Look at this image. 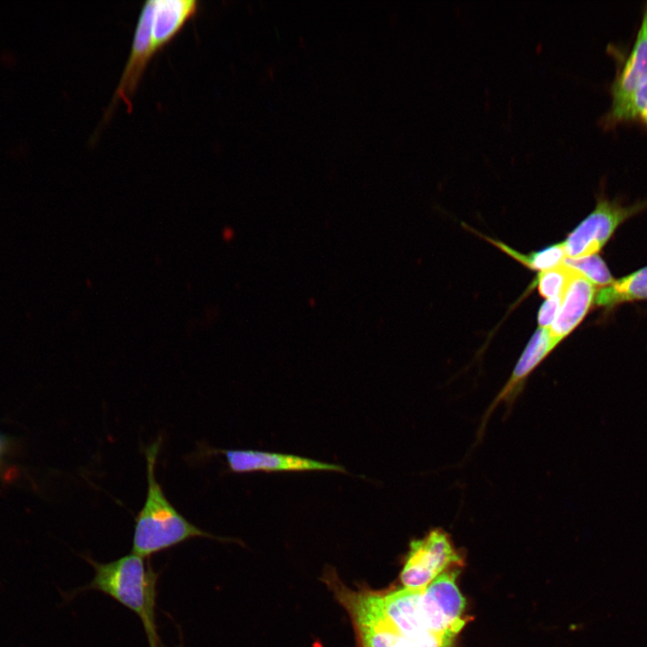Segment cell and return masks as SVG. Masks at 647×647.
Listing matches in <instances>:
<instances>
[{
    "instance_id": "6da1fadb",
    "label": "cell",
    "mask_w": 647,
    "mask_h": 647,
    "mask_svg": "<svg viewBox=\"0 0 647 647\" xmlns=\"http://www.w3.org/2000/svg\"><path fill=\"white\" fill-rule=\"evenodd\" d=\"M457 574L448 570L417 589L346 588L342 601L359 647H454L467 622Z\"/></svg>"
},
{
    "instance_id": "7a4b0ae2",
    "label": "cell",
    "mask_w": 647,
    "mask_h": 647,
    "mask_svg": "<svg viewBox=\"0 0 647 647\" xmlns=\"http://www.w3.org/2000/svg\"><path fill=\"white\" fill-rule=\"evenodd\" d=\"M161 444L158 438L145 449L146 494L135 518L131 553L145 559L196 537L226 540L190 522L167 499L155 472Z\"/></svg>"
},
{
    "instance_id": "3957f363",
    "label": "cell",
    "mask_w": 647,
    "mask_h": 647,
    "mask_svg": "<svg viewBox=\"0 0 647 647\" xmlns=\"http://www.w3.org/2000/svg\"><path fill=\"white\" fill-rule=\"evenodd\" d=\"M84 559L93 567L94 576L81 590L93 589L110 596L139 617L146 635H157L155 607L158 575L146 564L145 558L131 553L109 563Z\"/></svg>"
},
{
    "instance_id": "277c9868",
    "label": "cell",
    "mask_w": 647,
    "mask_h": 647,
    "mask_svg": "<svg viewBox=\"0 0 647 647\" xmlns=\"http://www.w3.org/2000/svg\"><path fill=\"white\" fill-rule=\"evenodd\" d=\"M463 563V555L449 534L436 527L411 542L400 580L406 589L425 588L449 568L459 567Z\"/></svg>"
},
{
    "instance_id": "5b68a950",
    "label": "cell",
    "mask_w": 647,
    "mask_h": 647,
    "mask_svg": "<svg viewBox=\"0 0 647 647\" xmlns=\"http://www.w3.org/2000/svg\"><path fill=\"white\" fill-rule=\"evenodd\" d=\"M645 208L647 199L625 206L620 201L599 195L593 211L563 242L566 257L576 259L597 254L621 223Z\"/></svg>"
},
{
    "instance_id": "8992f818",
    "label": "cell",
    "mask_w": 647,
    "mask_h": 647,
    "mask_svg": "<svg viewBox=\"0 0 647 647\" xmlns=\"http://www.w3.org/2000/svg\"><path fill=\"white\" fill-rule=\"evenodd\" d=\"M647 84V3L634 46L610 85L611 106L600 118L604 129H614L634 94Z\"/></svg>"
},
{
    "instance_id": "52a82bcc",
    "label": "cell",
    "mask_w": 647,
    "mask_h": 647,
    "mask_svg": "<svg viewBox=\"0 0 647 647\" xmlns=\"http://www.w3.org/2000/svg\"><path fill=\"white\" fill-rule=\"evenodd\" d=\"M153 15L154 0H147L140 11L130 53L105 119L111 115L113 108L120 101L124 102L129 113L132 111V99L146 68L151 59L161 51L153 35Z\"/></svg>"
},
{
    "instance_id": "ba28073f",
    "label": "cell",
    "mask_w": 647,
    "mask_h": 647,
    "mask_svg": "<svg viewBox=\"0 0 647 647\" xmlns=\"http://www.w3.org/2000/svg\"><path fill=\"white\" fill-rule=\"evenodd\" d=\"M229 469L235 473L254 471H335L345 472L343 466L315 459L280 453L252 449H219Z\"/></svg>"
},
{
    "instance_id": "9c48e42d",
    "label": "cell",
    "mask_w": 647,
    "mask_h": 647,
    "mask_svg": "<svg viewBox=\"0 0 647 647\" xmlns=\"http://www.w3.org/2000/svg\"><path fill=\"white\" fill-rule=\"evenodd\" d=\"M555 347L550 338L548 329L538 328L535 332L517 362L511 376L492 400L483 415L479 430L480 434H482L486 421L497 406L503 403L508 409L511 408L523 391L527 377Z\"/></svg>"
},
{
    "instance_id": "30bf717a",
    "label": "cell",
    "mask_w": 647,
    "mask_h": 647,
    "mask_svg": "<svg viewBox=\"0 0 647 647\" xmlns=\"http://www.w3.org/2000/svg\"><path fill=\"white\" fill-rule=\"evenodd\" d=\"M596 291L597 288L590 281L573 270L556 317L548 329L555 346L583 320L594 302Z\"/></svg>"
},
{
    "instance_id": "8fae6325",
    "label": "cell",
    "mask_w": 647,
    "mask_h": 647,
    "mask_svg": "<svg viewBox=\"0 0 647 647\" xmlns=\"http://www.w3.org/2000/svg\"><path fill=\"white\" fill-rule=\"evenodd\" d=\"M199 8L196 0H154L153 35L161 49L196 16Z\"/></svg>"
},
{
    "instance_id": "7c38bea8",
    "label": "cell",
    "mask_w": 647,
    "mask_h": 647,
    "mask_svg": "<svg viewBox=\"0 0 647 647\" xmlns=\"http://www.w3.org/2000/svg\"><path fill=\"white\" fill-rule=\"evenodd\" d=\"M647 299V266L596 291L594 304L607 309Z\"/></svg>"
},
{
    "instance_id": "4fadbf2b",
    "label": "cell",
    "mask_w": 647,
    "mask_h": 647,
    "mask_svg": "<svg viewBox=\"0 0 647 647\" xmlns=\"http://www.w3.org/2000/svg\"><path fill=\"white\" fill-rule=\"evenodd\" d=\"M473 232L479 236H483L487 242H490L525 267L533 270H538L539 272L562 265L567 258L563 243L552 244L540 251L523 254L500 241L485 236L476 231Z\"/></svg>"
},
{
    "instance_id": "5bb4252c",
    "label": "cell",
    "mask_w": 647,
    "mask_h": 647,
    "mask_svg": "<svg viewBox=\"0 0 647 647\" xmlns=\"http://www.w3.org/2000/svg\"><path fill=\"white\" fill-rule=\"evenodd\" d=\"M563 264L575 270L596 288H603L614 282L607 264L598 254H592L581 258H566Z\"/></svg>"
},
{
    "instance_id": "9a60e30c",
    "label": "cell",
    "mask_w": 647,
    "mask_h": 647,
    "mask_svg": "<svg viewBox=\"0 0 647 647\" xmlns=\"http://www.w3.org/2000/svg\"><path fill=\"white\" fill-rule=\"evenodd\" d=\"M573 269L563 263L558 267L540 271L537 276V288L541 296L547 298L563 296Z\"/></svg>"
},
{
    "instance_id": "2e32d148",
    "label": "cell",
    "mask_w": 647,
    "mask_h": 647,
    "mask_svg": "<svg viewBox=\"0 0 647 647\" xmlns=\"http://www.w3.org/2000/svg\"><path fill=\"white\" fill-rule=\"evenodd\" d=\"M638 123L647 130V84L633 96L617 120V126L624 123Z\"/></svg>"
},
{
    "instance_id": "e0dca14e",
    "label": "cell",
    "mask_w": 647,
    "mask_h": 647,
    "mask_svg": "<svg viewBox=\"0 0 647 647\" xmlns=\"http://www.w3.org/2000/svg\"><path fill=\"white\" fill-rule=\"evenodd\" d=\"M563 296L547 298L541 306L537 321L539 328L549 329L558 313Z\"/></svg>"
},
{
    "instance_id": "ac0fdd59",
    "label": "cell",
    "mask_w": 647,
    "mask_h": 647,
    "mask_svg": "<svg viewBox=\"0 0 647 647\" xmlns=\"http://www.w3.org/2000/svg\"><path fill=\"white\" fill-rule=\"evenodd\" d=\"M149 647H158V642L157 641H149Z\"/></svg>"
}]
</instances>
